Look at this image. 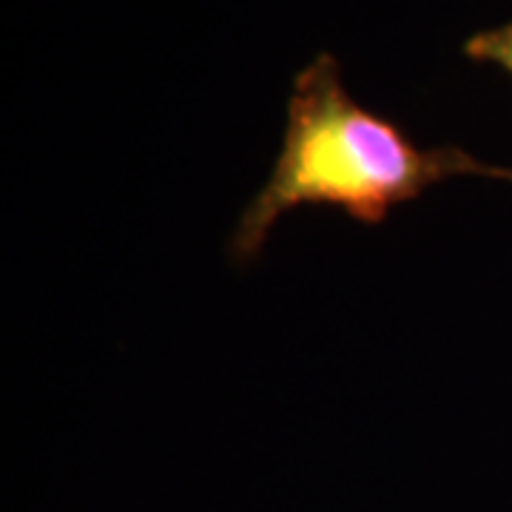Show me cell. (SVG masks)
Instances as JSON below:
<instances>
[{
	"label": "cell",
	"instance_id": "obj_1",
	"mask_svg": "<svg viewBox=\"0 0 512 512\" xmlns=\"http://www.w3.org/2000/svg\"><path fill=\"white\" fill-rule=\"evenodd\" d=\"M467 174L512 185V168L484 163L458 146L413 143L393 120L356 103L339 60L322 52L293 80L279 157L239 217L231 256L256 259L276 222L299 205H330L379 225L396 205Z\"/></svg>",
	"mask_w": 512,
	"mask_h": 512
},
{
	"label": "cell",
	"instance_id": "obj_2",
	"mask_svg": "<svg viewBox=\"0 0 512 512\" xmlns=\"http://www.w3.org/2000/svg\"><path fill=\"white\" fill-rule=\"evenodd\" d=\"M464 55L478 63H493L498 69L512 74V20L495 29H484L464 43Z\"/></svg>",
	"mask_w": 512,
	"mask_h": 512
}]
</instances>
